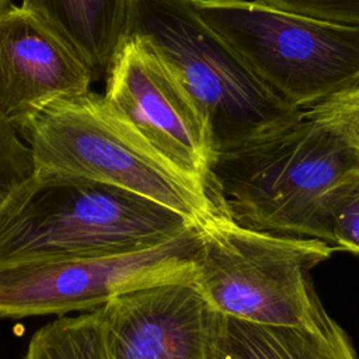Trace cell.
Segmentation results:
<instances>
[{
	"label": "cell",
	"mask_w": 359,
	"mask_h": 359,
	"mask_svg": "<svg viewBox=\"0 0 359 359\" xmlns=\"http://www.w3.org/2000/svg\"><path fill=\"white\" fill-rule=\"evenodd\" d=\"M353 171L359 146L337 123L303 111L293 123L215 153L205 185L237 226L325 241L323 196Z\"/></svg>",
	"instance_id": "6da1fadb"
},
{
	"label": "cell",
	"mask_w": 359,
	"mask_h": 359,
	"mask_svg": "<svg viewBox=\"0 0 359 359\" xmlns=\"http://www.w3.org/2000/svg\"><path fill=\"white\" fill-rule=\"evenodd\" d=\"M196 224L118 187L35 171L0 208V271L144 250Z\"/></svg>",
	"instance_id": "7a4b0ae2"
},
{
	"label": "cell",
	"mask_w": 359,
	"mask_h": 359,
	"mask_svg": "<svg viewBox=\"0 0 359 359\" xmlns=\"http://www.w3.org/2000/svg\"><path fill=\"white\" fill-rule=\"evenodd\" d=\"M22 137L32 150L35 171L118 187L199 226L223 216L201 178L158 151L129 119L91 90L48 107Z\"/></svg>",
	"instance_id": "3957f363"
},
{
	"label": "cell",
	"mask_w": 359,
	"mask_h": 359,
	"mask_svg": "<svg viewBox=\"0 0 359 359\" xmlns=\"http://www.w3.org/2000/svg\"><path fill=\"white\" fill-rule=\"evenodd\" d=\"M146 39L202 109L215 153L296 122L303 111L268 88L196 13L192 0H132L128 36Z\"/></svg>",
	"instance_id": "277c9868"
},
{
	"label": "cell",
	"mask_w": 359,
	"mask_h": 359,
	"mask_svg": "<svg viewBox=\"0 0 359 359\" xmlns=\"http://www.w3.org/2000/svg\"><path fill=\"white\" fill-rule=\"evenodd\" d=\"M334 247L317 238L255 231L217 216L201 226L195 282L223 316L241 321L323 330V309L310 269Z\"/></svg>",
	"instance_id": "5b68a950"
},
{
	"label": "cell",
	"mask_w": 359,
	"mask_h": 359,
	"mask_svg": "<svg viewBox=\"0 0 359 359\" xmlns=\"http://www.w3.org/2000/svg\"><path fill=\"white\" fill-rule=\"evenodd\" d=\"M192 4L268 88L302 111L359 86V27L296 15L258 0Z\"/></svg>",
	"instance_id": "8992f818"
},
{
	"label": "cell",
	"mask_w": 359,
	"mask_h": 359,
	"mask_svg": "<svg viewBox=\"0 0 359 359\" xmlns=\"http://www.w3.org/2000/svg\"><path fill=\"white\" fill-rule=\"evenodd\" d=\"M201 226L156 247L0 271V317L93 311L136 289L195 280Z\"/></svg>",
	"instance_id": "52a82bcc"
},
{
	"label": "cell",
	"mask_w": 359,
	"mask_h": 359,
	"mask_svg": "<svg viewBox=\"0 0 359 359\" xmlns=\"http://www.w3.org/2000/svg\"><path fill=\"white\" fill-rule=\"evenodd\" d=\"M102 97L158 151L205 182L213 158L208 121L146 39L126 38L111 65Z\"/></svg>",
	"instance_id": "ba28073f"
},
{
	"label": "cell",
	"mask_w": 359,
	"mask_h": 359,
	"mask_svg": "<svg viewBox=\"0 0 359 359\" xmlns=\"http://www.w3.org/2000/svg\"><path fill=\"white\" fill-rule=\"evenodd\" d=\"M100 311L109 359H213L224 321L195 280L136 289Z\"/></svg>",
	"instance_id": "9c48e42d"
},
{
	"label": "cell",
	"mask_w": 359,
	"mask_h": 359,
	"mask_svg": "<svg viewBox=\"0 0 359 359\" xmlns=\"http://www.w3.org/2000/svg\"><path fill=\"white\" fill-rule=\"evenodd\" d=\"M93 81L87 65L35 14L13 6L0 15V116L21 136L48 107L88 93Z\"/></svg>",
	"instance_id": "30bf717a"
},
{
	"label": "cell",
	"mask_w": 359,
	"mask_h": 359,
	"mask_svg": "<svg viewBox=\"0 0 359 359\" xmlns=\"http://www.w3.org/2000/svg\"><path fill=\"white\" fill-rule=\"evenodd\" d=\"M132 0H22L91 70L107 79L126 41Z\"/></svg>",
	"instance_id": "8fae6325"
},
{
	"label": "cell",
	"mask_w": 359,
	"mask_h": 359,
	"mask_svg": "<svg viewBox=\"0 0 359 359\" xmlns=\"http://www.w3.org/2000/svg\"><path fill=\"white\" fill-rule=\"evenodd\" d=\"M213 359H356V355L334 320L323 330H307L224 316Z\"/></svg>",
	"instance_id": "7c38bea8"
},
{
	"label": "cell",
	"mask_w": 359,
	"mask_h": 359,
	"mask_svg": "<svg viewBox=\"0 0 359 359\" xmlns=\"http://www.w3.org/2000/svg\"><path fill=\"white\" fill-rule=\"evenodd\" d=\"M24 359H109L100 309L45 324L32 335Z\"/></svg>",
	"instance_id": "4fadbf2b"
},
{
	"label": "cell",
	"mask_w": 359,
	"mask_h": 359,
	"mask_svg": "<svg viewBox=\"0 0 359 359\" xmlns=\"http://www.w3.org/2000/svg\"><path fill=\"white\" fill-rule=\"evenodd\" d=\"M325 241L337 248L359 252V171L331 187L321 201Z\"/></svg>",
	"instance_id": "5bb4252c"
},
{
	"label": "cell",
	"mask_w": 359,
	"mask_h": 359,
	"mask_svg": "<svg viewBox=\"0 0 359 359\" xmlns=\"http://www.w3.org/2000/svg\"><path fill=\"white\" fill-rule=\"evenodd\" d=\"M35 175L32 150L0 116V208Z\"/></svg>",
	"instance_id": "9a60e30c"
},
{
	"label": "cell",
	"mask_w": 359,
	"mask_h": 359,
	"mask_svg": "<svg viewBox=\"0 0 359 359\" xmlns=\"http://www.w3.org/2000/svg\"><path fill=\"white\" fill-rule=\"evenodd\" d=\"M265 6L296 15L337 24L359 27V0H258Z\"/></svg>",
	"instance_id": "2e32d148"
},
{
	"label": "cell",
	"mask_w": 359,
	"mask_h": 359,
	"mask_svg": "<svg viewBox=\"0 0 359 359\" xmlns=\"http://www.w3.org/2000/svg\"><path fill=\"white\" fill-rule=\"evenodd\" d=\"M304 111L337 123L359 146V86L351 93Z\"/></svg>",
	"instance_id": "e0dca14e"
},
{
	"label": "cell",
	"mask_w": 359,
	"mask_h": 359,
	"mask_svg": "<svg viewBox=\"0 0 359 359\" xmlns=\"http://www.w3.org/2000/svg\"><path fill=\"white\" fill-rule=\"evenodd\" d=\"M14 4L11 0H0V15H3L8 8H11Z\"/></svg>",
	"instance_id": "ac0fdd59"
}]
</instances>
